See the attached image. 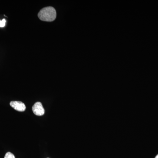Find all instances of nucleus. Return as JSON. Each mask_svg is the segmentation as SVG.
Listing matches in <instances>:
<instances>
[{"label":"nucleus","mask_w":158,"mask_h":158,"mask_svg":"<svg viewBox=\"0 0 158 158\" xmlns=\"http://www.w3.org/2000/svg\"><path fill=\"white\" fill-rule=\"evenodd\" d=\"M4 158H15V157L14 155L11 153V152H8L6 154Z\"/></svg>","instance_id":"4"},{"label":"nucleus","mask_w":158,"mask_h":158,"mask_svg":"<svg viewBox=\"0 0 158 158\" xmlns=\"http://www.w3.org/2000/svg\"><path fill=\"white\" fill-rule=\"evenodd\" d=\"M10 105L13 109L19 112H23L26 110V107L24 103L20 101H11Z\"/></svg>","instance_id":"3"},{"label":"nucleus","mask_w":158,"mask_h":158,"mask_svg":"<svg viewBox=\"0 0 158 158\" xmlns=\"http://www.w3.org/2000/svg\"><path fill=\"white\" fill-rule=\"evenodd\" d=\"M6 20L4 19L2 20H0V27H3L6 26Z\"/></svg>","instance_id":"5"},{"label":"nucleus","mask_w":158,"mask_h":158,"mask_svg":"<svg viewBox=\"0 0 158 158\" xmlns=\"http://www.w3.org/2000/svg\"><path fill=\"white\" fill-rule=\"evenodd\" d=\"M155 158H158V154L156 156V157Z\"/></svg>","instance_id":"6"},{"label":"nucleus","mask_w":158,"mask_h":158,"mask_svg":"<svg viewBox=\"0 0 158 158\" xmlns=\"http://www.w3.org/2000/svg\"><path fill=\"white\" fill-rule=\"evenodd\" d=\"M32 110L35 115L38 116H43L45 113V110L40 102H37L32 107Z\"/></svg>","instance_id":"2"},{"label":"nucleus","mask_w":158,"mask_h":158,"mask_svg":"<svg viewBox=\"0 0 158 158\" xmlns=\"http://www.w3.org/2000/svg\"><path fill=\"white\" fill-rule=\"evenodd\" d=\"M56 9L52 6L43 8L38 13V17L40 19L46 22L53 21L56 19Z\"/></svg>","instance_id":"1"},{"label":"nucleus","mask_w":158,"mask_h":158,"mask_svg":"<svg viewBox=\"0 0 158 158\" xmlns=\"http://www.w3.org/2000/svg\"></svg>","instance_id":"7"}]
</instances>
